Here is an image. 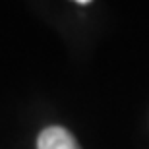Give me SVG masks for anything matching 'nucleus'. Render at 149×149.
<instances>
[{"label":"nucleus","instance_id":"1","mask_svg":"<svg viewBox=\"0 0 149 149\" xmlns=\"http://www.w3.org/2000/svg\"><path fill=\"white\" fill-rule=\"evenodd\" d=\"M37 149H79L76 138L64 128L50 126L39 134Z\"/></svg>","mask_w":149,"mask_h":149}]
</instances>
